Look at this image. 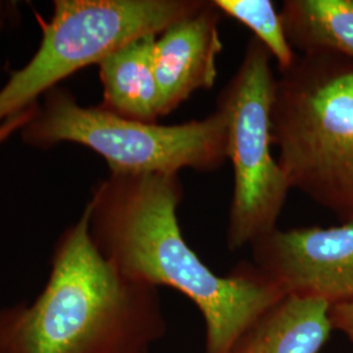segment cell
I'll list each match as a JSON object with an SVG mask.
<instances>
[{
	"label": "cell",
	"instance_id": "4fadbf2b",
	"mask_svg": "<svg viewBox=\"0 0 353 353\" xmlns=\"http://www.w3.org/2000/svg\"><path fill=\"white\" fill-rule=\"evenodd\" d=\"M330 321L334 330H339L353 344V300L330 307Z\"/></svg>",
	"mask_w": 353,
	"mask_h": 353
},
{
	"label": "cell",
	"instance_id": "8fae6325",
	"mask_svg": "<svg viewBox=\"0 0 353 353\" xmlns=\"http://www.w3.org/2000/svg\"><path fill=\"white\" fill-rule=\"evenodd\" d=\"M280 17L293 50L353 61V0H285Z\"/></svg>",
	"mask_w": 353,
	"mask_h": 353
},
{
	"label": "cell",
	"instance_id": "5b68a950",
	"mask_svg": "<svg viewBox=\"0 0 353 353\" xmlns=\"http://www.w3.org/2000/svg\"><path fill=\"white\" fill-rule=\"evenodd\" d=\"M208 0H55L29 63L0 89V125L90 64L147 34H160L199 12Z\"/></svg>",
	"mask_w": 353,
	"mask_h": 353
},
{
	"label": "cell",
	"instance_id": "5bb4252c",
	"mask_svg": "<svg viewBox=\"0 0 353 353\" xmlns=\"http://www.w3.org/2000/svg\"><path fill=\"white\" fill-rule=\"evenodd\" d=\"M38 103L26 109L21 113L16 114L7 121H4L0 125V145L8 139L11 135H13L16 131H21V128L26 126V123L36 115L38 110Z\"/></svg>",
	"mask_w": 353,
	"mask_h": 353
},
{
	"label": "cell",
	"instance_id": "30bf717a",
	"mask_svg": "<svg viewBox=\"0 0 353 353\" xmlns=\"http://www.w3.org/2000/svg\"><path fill=\"white\" fill-rule=\"evenodd\" d=\"M157 36L137 38L99 64L102 109L130 121L157 123L161 118L160 90L154 72Z\"/></svg>",
	"mask_w": 353,
	"mask_h": 353
},
{
	"label": "cell",
	"instance_id": "6da1fadb",
	"mask_svg": "<svg viewBox=\"0 0 353 353\" xmlns=\"http://www.w3.org/2000/svg\"><path fill=\"white\" fill-rule=\"evenodd\" d=\"M179 174H115L99 182L85 205L99 252L127 279L181 292L205 322V352L229 353L241 334L285 294L252 265L219 276L183 239L176 211Z\"/></svg>",
	"mask_w": 353,
	"mask_h": 353
},
{
	"label": "cell",
	"instance_id": "9c48e42d",
	"mask_svg": "<svg viewBox=\"0 0 353 353\" xmlns=\"http://www.w3.org/2000/svg\"><path fill=\"white\" fill-rule=\"evenodd\" d=\"M331 305L284 296L258 316L229 353H319L334 330Z\"/></svg>",
	"mask_w": 353,
	"mask_h": 353
},
{
	"label": "cell",
	"instance_id": "7a4b0ae2",
	"mask_svg": "<svg viewBox=\"0 0 353 353\" xmlns=\"http://www.w3.org/2000/svg\"><path fill=\"white\" fill-rule=\"evenodd\" d=\"M32 303L0 307V353H151L166 334L159 288L123 276L89 233V212L54 245Z\"/></svg>",
	"mask_w": 353,
	"mask_h": 353
},
{
	"label": "cell",
	"instance_id": "277c9868",
	"mask_svg": "<svg viewBox=\"0 0 353 353\" xmlns=\"http://www.w3.org/2000/svg\"><path fill=\"white\" fill-rule=\"evenodd\" d=\"M43 99L21 128L23 140L30 145H85L102 156L115 174H179L182 169L208 173L227 163V118L217 109L203 119L164 126L125 119L100 105L81 106L61 87Z\"/></svg>",
	"mask_w": 353,
	"mask_h": 353
},
{
	"label": "cell",
	"instance_id": "7c38bea8",
	"mask_svg": "<svg viewBox=\"0 0 353 353\" xmlns=\"http://www.w3.org/2000/svg\"><path fill=\"white\" fill-rule=\"evenodd\" d=\"M219 12L237 20L249 28L271 57L276 61L279 71L284 72L296 62V52L292 49L284 26L270 0H212Z\"/></svg>",
	"mask_w": 353,
	"mask_h": 353
},
{
	"label": "cell",
	"instance_id": "9a60e30c",
	"mask_svg": "<svg viewBox=\"0 0 353 353\" xmlns=\"http://www.w3.org/2000/svg\"><path fill=\"white\" fill-rule=\"evenodd\" d=\"M8 11H10L8 4L0 1V32H1L3 26L6 24V20H7V17H8Z\"/></svg>",
	"mask_w": 353,
	"mask_h": 353
},
{
	"label": "cell",
	"instance_id": "3957f363",
	"mask_svg": "<svg viewBox=\"0 0 353 353\" xmlns=\"http://www.w3.org/2000/svg\"><path fill=\"white\" fill-rule=\"evenodd\" d=\"M271 135L290 189L353 221V61L297 57L276 79Z\"/></svg>",
	"mask_w": 353,
	"mask_h": 353
},
{
	"label": "cell",
	"instance_id": "ba28073f",
	"mask_svg": "<svg viewBox=\"0 0 353 353\" xmlns=\"http://www.w3.org/2000/svg\"><path fill=\"white\" fill-rule=\"evenodd\" d=\"M221 13L208 0L199 12L165 29L154 43V72L161 117L173 113L198 90L214 87L216 58L223 50Z\"/></svg>",
	"mask_w": 353,
	"mask_h": 353
},
{
	"label": "cell",
	"instance_id": "52a82bcc",
	"mask_svg": "<svg viewBox=\"0 0 353 353\" xmlns=\"http://www.w3.org/2000/svg\"><path fill=\"white\" fill-rule=\"evenodd\" d=\"M252 265L285 296L332 305L353 300V221L275 229L252 245Z\"/></svg>",
	"mask_w": 353,
	"mask_h": 353
},
{
	"label": "cell",
	"instance_id": "8992f818",
	"mask_svg": "<svg viewBox=\"0 0 353 353\" xmlns=\"http://www.w3.org/2000/svg\"><path fill=\"white\" fill-rule=\"evenodd\" d=\"M271 58L252 37L237 71L216 101V109L227 118L228 159L234 173L227 229L232 252L278 229L290 190L271 153V112L276 85Z\"/></svg>",
	"mask_w": 353,
	"mask_h": 353
}]
</instances>
